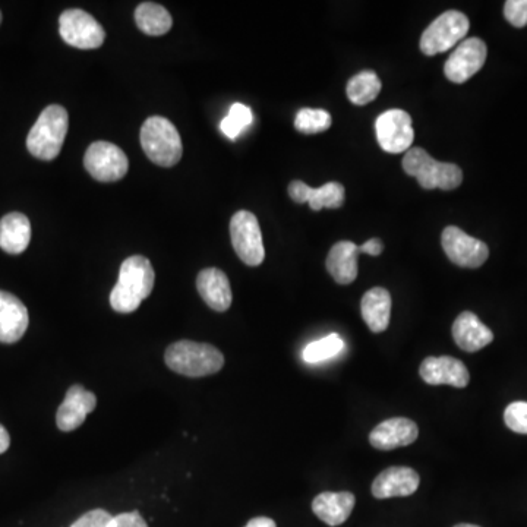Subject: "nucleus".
<instances>
[{
	"label": "nucleus",
	"instance_id": "nucleus-16",
	"mask_svg": "<svg viewBox=\"0 0 527 527\" xmlns=\"http://www.w3.org/2000/svg\"><path fill=\"white\" fill-rule=\"evenodd\" d=\"M419 429L407 418H391L372 429L369 443L377 450L390 451L410 446L418 440Z\"/></svg>",
	"mask_w": 527,
	"mask_h": 527
},
{
	"label": "nucleus",
	"instance_id": "nucleus-11",
	"mask_svg": "<svg viewBox=\"0 0 527 527\" xmlns=\"http://www.w3.org/2000/svg\"><path fill=\"white\" fill-rule=\"evenodd\" d=\"M441 245L451 263L463 268H478L489 257L488 245L472 238L456 226H448L441 235Z\"/></svg>",
	"mask_w": 527,
	"mask_h": 527
},
{
	"label": "nucleus",
	"instance_id": "nucleus-36",
	"mask_svg": "<svg viewBox=\"0 0 527 527\" xmlns=\"http://www.w3.org/2000/svg\"><path fill=\"white\" fill-rule=\"evenodd\" d=\"M11 446V437H9L8 431H6L5 426L0 425V454L5 453Z\"/></svg>",
	"mask_w": 527,
	"mask_h": 527
},
{
	"label": "nucleus",
	"instance_id": "nucleus-1",
	"mask_svg": "<svg viewBox=\"0 0 527 527\" xmlns=\"http://www.w3.org/2000/svg\"><path fill=\"white\" fill-rule=\"evenodd\" d=\"M153 265L142 255H134L123 261L119 282L110 293V305L116 312L131 314L137 311L144 299L153 292Z\"/></svg>",
	"mask_w": 527,
	"mask_h": 527
},
{
	"label": "nucleus",
	"instance_id": "nucleus-24",
	"mask_svg": "<svg viewBox=\"0 0 527 527\" xmlns=\"http://www.w3.org/2000/svg\"><path fill=\"white\" fill-rule=\"evenodd\" d=\"M31 241V223L21 213L6 214L0 220V248L8 254H22Z\"/></svg>",
	"mask_w": 527,
	"mask_h": 527
},
{
	"label": "nucleus",
	"instance_id": "nucleus-4",
	"mask_svg": "<svg viewBox=\"0 0 527 527\" xmlns=\"http://www.w3.org/2000/svg\"><path fill=\"white\" fill-rule=\"evenodd\" d=\"M403 169L418 179L424 189L453 191L463 182V172L457 164L438 162L424 148H410L403 159Z\"/></svg>",
	"mask_w": 527,
	"mask_h": 527
},
{
	"label": "nucleus",
	"instance_id": "nucleus-2",
	"mask_svg": "<svg viewBox=\"0 0 527 527\" xmlns=\"http://www.w3.org/2000/svg\"><path fill=\"white\" fill-rule=\"evenodd\" d=\"M164 361L176 374L191 378L217 374L224 366L223 353L217 347L191 340H182L167 347Z\"/></svg>",
	"mask_w": 527,
	"mask_h": 527
},
{
	"label": "nucleus",
	"instance_id": "nucleus-13",
	"mask_svg": "<svg viewBox=\"0 0 527 527\" xmlns=\"http://www.w3.org/2000/svg\"><path fill=\"white\" fill-rule=\"evenodd\" d=\"M96 406V394L85 390L80 384L72 386L56 413V425L63 432L75 431L84 424L85 418L94 412Z\"/></svg>",
	"mask_w": 527,
	"mask_h": 527
},
{
	"label": "nucleus",
	"instance_id": "nucleus-25",
	"mask_svg": "<svg viewBox=\"0 0 527 527\" xmlns=\"http://www.w3.org/2000/svg\"><path fill=\"white\" fill-rule=\"evenodd\" d=\"M135 21L142 33L148 36H163L172 28V15L162 5L153 2L141 3L135 11Z\"/></svg>",
	"mask_w": 527,
	"mask_h": 527
},
{
	"label": "nucleus",
	"instance_id": "nucleus-23",
	"mask_svg": "<svg viewBox=\"0 0 527 527\" xmlns=\"http://www.w3.org/2000/svg\"><path fill=\"white\" fill-rule=\"evenodd\" d=\"M361 314L372 333H383L390 324L391 295L384 287H374L365 293Z\"/></svg>",
	"mask_w": 527,
	"mask_h": 527
},
{
	"label": "nucleus",
	"instance_id": "nucleus-5",
	"mask_svg": "<svg viewBox=\"0 0 527 527\" xmlns=\"http://www.w3.org/2000/svg\"><path fill=\"white\" fill-rule=\"evenodd\" d=\"M141 144L151 162L172 167L181 162V135L172 122L162 116H151L141 128Z\"/></svg>",
	"mask_w": 527,
	"mask_h": 527
},
{
	"label": "nucleus",
	"instance_id": "nucleus-30",
	"mask_svg": "<svg viewBox=\"0 0 527 527\" xmlns=\"http://www.w3.org/2000/svg\"><path fill=\"white\" fill-rule=\"evenodd\" d=\"M504 421L513 432L527 435V403L514 402L507 406Z\"/></svg>",
	"mask_w": 527,
	"mask_h": 527
},
{
	"label": "nucleus",
	"instance_id": "nucleus-32",
	"mask_svg": "<svg viewBox=\"0 0 527 527\" xmlns=\"http://www.w3.org/2000/svg\"><path fill=\"white\" fill-rule=\"evenodd\" d=\"M112 522L113 516L109 511L97 508L85 513L71 527H109Z\"/></svg>",
	"mask_w": 527,
	"mask_h": 527
},
{
	"label": "nucleus",
	"instance_id": "nucleus-28",
	"mask_svg": "<svg viewBox=\"0 0 527 527\" xmlns=\"http://www.w3.org/2000/svg\"><path fill=\"white\" fill-rule=\"evenodd\" d=\"M252 121V110L245 104L235 103L230 107L229 115L220 123V129L229 140H238L239 135L251 126Z\"/></svg>",
	"mask_w": 527,
	"mask_h": 527
},
{
	"label": "nucleus",
	"instance_id": "nucleus-20",
	"mask_svg": "<svg viewBox=\"0 0 527 527\" xmlns=\"http://www.w3.org/2000/svg\"><path fill=\"white\" fill-rule=\"evenodd\" d=\"M453 339L465 352L484 349L494 340V333L473 312H463L453 324Z\"/></svg>",
	"mask_w": 527,
	"mask_h": 527
},
{
	"label": "nucleus",
	"instance_id": "nucleus-19",
	"mask_svg": "<svg viewBox=\"0 0 527 527\" xmlns=\"http://www.w3.org/2000/svg\"><path fill=\"white\" fill-rule=\"evenodd\" d=\"M197 289L205 304L217 312L230 308L233 301L232 287L226 274L219 268H205L197 277Z\"/></svg>",
	"mask_w": 527,
	"mask_h": 527
},
{
	"label": "nucleus",
	"instance_id": "nucleus-38",
	"mask_svg": "<svg viewBox=\"0 0 527 527\" xmlns=\"http://www.w3.org/2000/svg\"><path fill=\"white\" fill-rule=\"evenodd\" d=\"M0 22H2V12H0Z\"/></svg>",
	"mask_w": 527,
	"mask_h": 527
},
{
	"label": "nucleus",
	"instance_id": "nucleus-33",
	"mask_svg": "<svg viewBox=\"0 0 527 527\" xmlns=\"http://www.w3.org/2000/svg\"><path fill=\"white\" fill-rule=\"evenodd\" d=\"M109 527H148L147 522L142 519L140 513L132 511V513H122L119 516L113 517V522Z\"/></svg>",
	"mask_w": 527,
	"mask_h": 527
},
{
	"label": "nucleus",
	"instance_id": "nucleus-21",
	"mask_svg": "<svg viewBox=\"0 0 527 527\" xmlns=\"http://www.w3.org/2000/svg\"><path fill=\"white\" fill-rule=\"evenodd\" d=\"M355 501L352 492H323L315 497L312 511L325 525L340 526L349 519Z\"/></svg>",
	"mask_w": 527,
	"mask_h": 527
},
{
	"label": "nucleus",
	"instance_id": "nucleus-8",
	"mask_svg": "<svg viewBox=\"0 0 527 527\" xmlns=\"http://www.w3.org/2000/svg\"><path fill=\"white\" fill-rule=\"evenodd\" d=\"M59 33L66 44L90 50L102 46L106 33L100 22L82 9H68L59 18Z\"/></svg>",
	"mask_w": 527,
	"mask_h": 527
},
{
	"label": "nucleus",
	"instance_id": "nucleus-3",
	"mask_svg": "<svg viewBox=\"0 0 527 527\" xmlns=\"http://www.w3.org/2000/svg\"><path fill=\"white\" fill-rule=\"evenodd\" d=\"M69 118L65 107L52 104L40 113L27 137V148L36 159L53 160L61 153L68 134Z\"/></svg>",
	"mask_w": 527,
	"mask_h": 527
},
{
	"label": "nucleus",
	"instance_id": "nucleus-9",
	"mask_svg": "<svg viewBox=\"0 0 527 527\" xmlns=\"http://www.w3.org/2000/svg\"><path fill=\"white\" fill-rule=\"evenodd\" d=\"M84 166L97 181L116 182L128 173L129 160L118 145L99 141L88 147Z\"/></svg>",
	"mask_w": 527,
	"mask_h": 527
},
{
	"label": "nucleus",
	"instance_id": "nucleus-15",
	"mask_svg": "<svg viewBox=\"0 0 527 527\" xmlns=\"http://www.w3.org/2000/svg\"><path fill=\"white\" fill-rule=\"evenodd\" d=\"M421 478L410 467H388L375 478L372 495L378 500L394 497H409L418 491Z\"/></svg>",
	"mask_w": 527,
	"mask_h": 527
},
{
	"label": "nucleus",
	"instance_id": "nucleus-14",
	"mask_svg": "<svg viewBox=\"0 0 527 527\" xmlns=\"http://www.w3.org/2000/svg\"><path fill=\"white\" fill-rule=\"evenodd\" d=\"M422 380L429 386H453L465 388L470 381L466 365L451 356L426 358L419 369Z\"/></svg>",
	"mask_w": 527,
	"mask_h": 527
},
{
	"label": "nucleus",
	"instance_id": "nucleus-7",
	"mask_svg": "<svg viewBox=\"0 0 527 527\" xmlns=\"http://www.w3.org/2000/svg\"><path fill=\"white\" fill-rule=\"evenodd\" d=\"M230 238L236 254L249 267L263 264L265 249L260 223L251 211H238L230 220Z\"/></svg>",
	"mask_w": 527,
	"mask_h": 527
},
{
	"label": "nucleus",
	"instance_id": "nucleus-29",
	"mask_svg": "<svg viewBox=\"0 0 527 527\" xmlns=\"http://www.w3.org/2000/svg\"><path fill=\"white\" fill-rule=\"evenodd\" d=\"M331 126L330 113L323 109H302L296 115L295 128L296 131L305 135L321 134L327 131Z\"/></svg>",
	"mask_w": 527,
	"mask_h": 527
},
{
	"label": "nucleus",
	"instance_id": "nucleus-17",
	"mask_svg": "<svg viewBox=\"0 0 527 527\" xmlns=\"http://www.w3.org/2000/svg\"><path fill=\"white\" fill-rule=\"evenodd\" d=\"M30 324L27 308L17 296L0 290V343L20 342Z\"/></svg>",
	"mask_w": 527,
	"mask_h": 527
},
{
	"label": "nucleus",
	"instance_id": "nucleus-6",
	"mask_svg": "<svg viewBox=\"0 0 527 527\" xmlns=\"http://www.w3.org/2000/svg\"><path fill=\"white\" fill-rule=\"evenodd\" d=\"M469 28V18L462 12H444L426 28L419 47L426 56L440 55L456 47L459 41L462 43L469 33Z\"/></svg>",
	"mask_w": 527,
	"mask_h": 527
},
{
	"label": "nucleus",
	"instance_id": "nucleus-22",
	"mask_svg": "<svg viewBox=\"0 0 527 527\" xmlns=\"http://www.w3.org/2000/svg\"><path fill=\"white\" fill-rule=\"evenodd\" d=\"M359 246L353 242H339L331 248L327 257V270L337 283L350 284L358 277Z\"/></svg>",
	"mask_w": 527,
	"mask_h": 527
},
{
	"label": "nucleus",
	"instance_id": "nucleus-10",
	"mask_svg": "<svg viewBox=\"0 0 527 527\" xmlns=\"http://www.w3.org/2000/svg\"><path fill=\"white\" fill-rule=\"evenodd\" d=\"M375 131L378 144L390 154L409 151L415 140L412 118L405 110L391 109L378 116Z\"/></svg>",
	"mask_w": 527,
	"mask_h": 527
},
{
	"label": "nucleus",
	"instance_id": "nucleus-35",
	"mask_svg": "<svg viewBox=\"0 0 527 527\" xmlns=\"http://www.w3.org/2000/svg\"><path fill=\"white\" fill-rule=\"evenodd\" d=\"M245 527H277L276 522L268 517H255V519L249 520L248 525Z\"/></svg>",
	"mask_w": 527,
	"mask_h": 527
},
{
	"label": "nucleus",
	"instance_id": "nucleus-27",
	"mask_svg": "<svg viewBox=\"0 0 527 527\" xmlns=\"http://www.w3.org/2000/svg\"><path fill=\"white\" fill-rule=\"evenodd\" d=\"M345 349V342L339 334H330L317 342L311 343L305 347L304 361L308 364H318V362L327 361V359L334 358Z\"/></svg>",
	"mask_w": 527,
	"mask_h": 527
},
{
	"label": "nucleus",
	"instance_id": "nucleus-18",
	"mask_svg": "<svg viewBox=\"0 0 527 527\" xmlns=\"http://www.w3.org/2000/svg\"><path fill=\"white\" fill-rule=\"evenodd\" d=\"M289 195L295 203H308L311 210L340 208L345 203V186L339 182H328L321 188H311L301 181L290 182Z\"/></svg>",
	"mask_w": 527,
	"mask_h": 527
},
{
	"label": "nucleus",
	"instance_id": "nucleus-34",
	"mask_svg": "<svg viewBox=\"0 0 527 527\" xmlns=\"http://www.w3.org/2000/svg\"><path fill=\"white\" fill-rule=\"evenodd\" d=\"M359 251L361 254H368L371 257H378V255L383 254L384 245L380 239H369L368 242H365L364 245L359 246Z\"/></svg>",
	"mask_w": 527,
	"mask_h": 527
},
{
	"label": "nucleus",
	"instance_id": "nucleus-12",
	"mask_svg": "<svg viewBox=\"0 0 527 527\" xmlns=\"http://www.w3.org/2000/svg\"><path fill=\"white\" fill-rule=\"evenodd\" d=\"M487 44L481 39H467L457 44L444 65V74L451 82L463 84L478 74L487 61Z\"/></svg>",
	"mask_w": 527,
	"mask_h": 527
},
{
	"label": "nucleus",
	"instance_id": "nucleus-26",
	"mask_svg": "<svg viewBox=\"0 0 527 527\" xmlns=\"http://www.w3.org/2000/svg\"><path fill=\"white\" fill-rule=\"evenodd\" d=\"M381 88H383V84L375 72H359L347 82V97L356 106H365V104L377 99L378 94L381 93Z\"/></svg>",
	"mask_w": 527,
	"mask_h": 527
},
{
	"label": "nucleus",
	"instance_id": "nucleus-31",
	"mask_svg": "<svg viewBox=\"0 0 527 527\" xmlns=\"http://www.w3.org/2000/svg\"><path fill=\"white\" fill-rule=\"evenodd\" d=\"M506 20L513 27L523 28L527 25V0H508L504 5Z\"/></svg>",
	"mask_w": 527,
	"mask_h": 527
},
{
	"label": "nucleus",
	"instance_id": "nucleus-37",
	"mask_svg": "<svg viewBox=\"0 0 527 527\" xmlns=\"http://www.w3.org/2000/svg\"><path fill=\"white\" fill-rule=\"evenodd\" d=\"M454 527H481V526L469 525V523H462V525H457Z\"/></svg>",
	"mask_w": 527,
	"mask_h": 527
}]
</instances>
